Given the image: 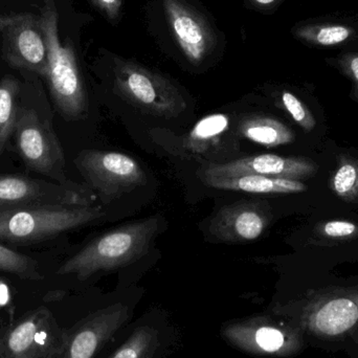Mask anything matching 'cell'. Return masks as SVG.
Listing matches in <instances>:
<instances>
[{"label":"cell","mask_w":358,"mask_h":358,"mask_svg":"<svg viewBox=\"0 0 358 358\" xmlns=\"http://www.w3.org/2000/svg\"><path fill=\"white\" fill-rule=\"evenodd\" d=\"M164 6L170 31L183 55L192 64L203 62L217 43L208 21L185 0H164Z\"/></svg>","instance_id":"9c48e42d"},{"label":"cell","mask_w":358,"mask_h":358,"mask_svg":"<svg viewBox=\"0 0 358 358\" xmlns=\"http://www.w3.org/2000/svg\"><path fill=\"white\" fill-rule=\"evenodd\" d=\"M102 216V208L99 206L0 208V240L13 243L44 241Z\"/></svg>","instance_id":"3957f363"},{"label":"cell","mask_w":358,"mask_h":358,"mask_svg":"<svg viewBox=\"0 0 358 358\" xmlns=\"http://www.w3.org/2000/svg\"><path fill=\"white\" fill-rule=\"evenodd\" d=\"M83 198L69 185L25 176H0V208L83 206Z\"/></svg>","instance_id":"ba28073f"},{"label":"cell","mask_w":358,"mask_h":358,"mask_svg":"<svg viewBox=\"0 0 358 358\" xmlns=\"http://www.w3.org/2000/svg\"><path fill=\"white\" fill-rule=\"evenodd\" d=\"M240 132L244 138L255 144L265 147H277L290 144L296 140L289 127L271 117H248L240 125Z\"/></svg>","instance_id":"e0dca14e"},{"label":"cell","mask_w":358,"mask_h":358,"mask_svg":"<svg viewBox=\"0 0 358 358\" xmlns=\"http://www.w3.org/2000/svg\"><path fill=\"white\" fill-rule=\"evenodd\" d=\"M267 204L260 200H243L223 206L213 218L210 233L222 242L254 241L271 221Z\"/></svg>","instance_id":"4fadbf2b"},{"label":"cell","mask_w":358,"mask_h":358,"mask_svg":"<svg viewBox=\"0 0 358 358\" xmlns=\"http://www.w3.org/2000/svg\"><path fill=\"white\" fill-rule=\"evenodd\" d=\"M69 334L46 307L0 331V358H65Z\"/></svg>","instance_id":"277c9868"},{"label":"cell","mask_w":358,"mask_h":358,"mask_svg":"<svg viewBox=\"0 0 358 358\" xmlns=\"http://www.w3.org/2000/svg\"><path fill=\"white\" fill-rule=\"evenodd\" d=\"M8 301V294L6 288L0 283V306H3Z\"/></svg>","instance_id":"f546056e"},{"label":"cell","mask_w":358,"mask_h":358,"mask_svg":"<svg viewBox=\"0 0 358 358\" xmlns=\"http://www.w3.org/2000/svg\"><path fill=\"white\" fill-rule=\"evenodd\" d=\"M159 217L143 219L113 229L94 239L63 263L57 273L86 280L99 271H113L131 264L148 252L159 231Z\"/></svg>","instance_id":"6da1fadb"},{"label":"cell","mask_w":358,"mask_h":358,"mask_svg":"<svg viewBox=\"0 0 358 358\" xmlns=\"http://www.w3.org/2000/svg\"><path fill=\"white\" fill-rule=\"evenodd\" d=\"M358 231L355 223L346 220H334L325 223L322 227V234L332 239L352 237Z\"/></svg>","instance_id":"484cf974"},{"label":"cell","mask_w":358,"mask_h":358,"mask_svg":"<svg viewBox=\"0 0 358 358\" xmlns=\"http://www.w3.org/2000/svg\"><path fill=\"white\" fill-rule=\"evenodd\" d=\"M326 62L351 82V96L358 102V50H344L336 56L326 59Z\"/></svg>","instance_id":"cb8c5ba5"},{"label":"cell","mask_w":358,"mask_h":358,"mask_svg":"<svg viewBox=\"0 0 358 358\" xmlns=\"http://www.w3.org/2000/svg\"><path fill=\"white\" fill-rule=\"evenodd\" d=\"M58 10L45 0L39 23L48 48V80L59 113L67 120L81 119L87 113V96L73 48L59 37Z\"/></svg>","instance_id":"7a4b0ae2"},{"label":"cell","mask_w":358,"mask_h":358,"mask_svg":"<svg viewBox=\"0 0 358 358\" xmlns=\"http://www.w3.org/2000/svg\"><path fill=\"white\" fill-rule=\"evenodd\" d=\"M317 166L303 157H283L275 155H261L244 157L224 164H213L203 171V178H227L241 176H263L302 180L313 178Z\"/></svg>","instance_id":"30bf717a"},{"label":"cell","mask_w":358,"mask_h":358,"mask_svg":"<svg viewBox=\"0 0 358 358\" xmlns=\"http://www.w3.org/2000/svg\"><path fill=\"white\" fill-rule=\"evenodd\" d=\"M281 100L284 108L305 131H311L315 129V125H317L315 117L307 108L306 105L296 94L285 90L281 94Z\"/></svg>","instance_id":"d4e9b609"},{"label":"cell","mask_w":358,"mask_h":358,"mask_svg":"<svg viewBox=\"0 0 358 358\" xmlns=\"http://www.w3.org/2000/svg\"><path fill=\"white\" fill-rule=\"evenodd\" d=\"M23 14L0 15V31H6L8 27H12L22 18Z\"/></svg>","instance_id":"f1b7e54d"},{"label":"cell","mask_w":358,"mask_h":358,"mask_svg":"<svg viewBox=\"0 0 358 358\" xmlns=\"http://www.w3.org/2000/svg\"><path fill=\"white\" fill-rule=\"evenodd\" d=\"M210 187L227 191L246 192L255 194L300 193L307 189L301 180L263 176H241L227 178H203Z\"/></svg>","instance_id":"2e32d148"},{"label":"cell","mask_w":358,"mask_h":358,"mask_svg":"<svg viewBox=\"0 0 358 358\" xmlns=\"http://www.w3.org/2000/svg\"><path fill=\"white\" fill-rule=\"evenodd\" d=\"M20 85L14 77L6 76L0 81V157L12 138L18 117Z\"/></svg>","instance_id":"d6986e66"},{"label":"cell","mask_w":358,"mask_h":358,"mask_svg":"<svg viewBox=\"0 0 358 358\" xmlns=\"http://www.w3.org/2000/svg\"><path fill=\"white\" fill-rule=\"evenodd\" d=\"M223 334L231 344L245 352L275 353L285 345V336L281 330L255 320L231 324Z\"/></svg>","instance_id":"9a60e30c"},{"label":"cell","mask_w":358,"mask_h":358,"mask_svg":"<svg viewBox=\"0 0 358 358\" xmlns=\"http://www.w3.org/2000/svg\"><path fill=\"white\" fill-rule=\"evenodd\" d=\"M229 126V115L214 113L206 115L194 126L187 138V144L194 151H204L218 140Z\"/></svg>","instance_id":"ffe728a7"},{"label":"cell","mask_w":358,"mask_h":358,"mask_svg":"<svg viewBox=\"0 0 358 358\" xmlns=\"http://www.w3.org/2000/svg\"><path fill=\"white\" fill-rule=\"evenodd\" d=\"M4 31V58L15 69H27L41 77L48 75V48L39 19L23 14Z\"/></svg>","instance_id":"7c38bea8"},{"label":"cell","mask_w":358,"mask_h":358,"mask_svg":"<svg viewBox=\"0 0 358 358\" xmlns=\"http://www.w3.org/2000/svg\"><path fill=\"white\" fill-rule=\"evenodd\" d=\"M250 6L265 14L275 13L286 0H248Z\"/></svg>","instance_id":"83f0119b"},{"label":"cell","mask_w":358,"mask_h":358,"mask_svg":"<svg viewBox=\"0 0 358 358\" xmlns=\"http://www.w3.org/2000/svg\"><path fill=\"white\" fill-rule=\"evenodd\" d=\"M331 187L336 196L347 202L358 201V162L343 161L332 176Z\"/></svg>","instance_id":"603a6c76"},{"label":"cell","mask_w":358,"mask_h":358,"mask_svg":"<svg viewBox=\"0 0 358 358\" xmlns=\"http://www.w3.org/2000/svg\"><path fill=\"white\" fill-rule=\"evenodd\" d=\"M75 164L86 181L107 201L146 182V176L140 164L124 153L82 151Z\"/></svg>","instance_id":"52a82bcc"},{"label":"cell","mask_w":358,"mask_h":358,"mask_svg":"<svg viewBox=\"0 0 358 358\" xmlns=\"http://www.w3.org/2000/svg\"><path fill=\"white\" fill-rule=\"evenodd\" d=\"M358 320V307L350 299L338 298L326 303L315 317L322 334L336 336L350 329Z\"/></svg>","instance_id":"ac0fdd59"},{"label":"cell","mask_w":358,"mask_h":358,"mask_svg":"<svg viewBox=\"0 0 358 358\" xmlns=\"http://www.w3.org/2000/svg\"><path fill=\"white\" fill-rule=\"evenodd\" d=\"M115 86L128 102L155 117H178L187 108L180 92L169 80L129 61L115 66Z\"/></svg>","instance_id":"5b68a950"},{"label":"cell","mask_w":358,"mask_h":358,"mask_svg":"<svg viewBox=\"0 0 358 358\" xmlns=\"http://www.w3.org/2000/svg\"><path fill=\"white\" fill-rule=\"evenodd\" d=\"M90 1L110 22L119 20L122 8H123V0H90Z\"/></svg>","instance_id":"4316f807"},{"label":"cell","mask_w":358,"mask_h":358,"mask_svg":"<svg viewBox=\"0 0 358 358\" xmlns=\"http://www.w3.org/2000/svg\"><path fill=\"white\" fill-rule=\"evenodd\" d=\"M159 347V334L155 328L143 326L134 330L109 358H152Z\"/></svg>","instance_id":"44dd1931"},{"label":"cell","mask_w":358,"mask_h":358,"mask_svg":"<svg viewBox=\"0 0 358 358\" xmlns=\"http://www.w3.org/2000/svg\"><path fill=\"white\" fill-rule=\"evenodd\" d=\"M129 319V309L117 303L82 320L69 331L65 358H94Z\"/></svg>","instance_id":"8fae6325"},{"label":"cell","mask_w":358,"mask_h":358,"mask_svg":"<svg viewBox=\"0 0 358 358\" xmlns=\"http://www.w3.org/2000/svg\"><path fill=\"white\" fill-rule=\"evenodd\" d=\"M14 136L19 155L29 169L66 185L64 152L50 124L33 109L19 107Z\"/></svg>","instance_id":"8992f818"},{"label":"cell","mask_w":358,"mask_h":358,"mask_svg":"<svg viewBox=\"0 0 358 358\" xmlns=\"http://www.w3.org/2000/svg\"><path fill=\"white\" fill-rule=\"evenodd\" d=\"M0 271L16 275L22 280L40 281L43 275L37 261L31 257L10 250L0 244Z\"/></svg>","instance_id":"7402d4cb"},{"label":"cell","mask_w":358,"mask_h":358,"mask_svg":"<svg viewBox=\"0 0 358 358\" xmlns=\"http://www.w3.org/2000/svg\"><path fill=\"white\" fill-rule=\"evenodd\" d=\"M294 39L308 48L358 50V20L355 17H313L292 27Z\"/></svg>","instance_id":"5bb4252c"}]
</instances>
